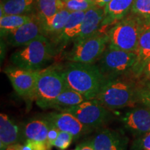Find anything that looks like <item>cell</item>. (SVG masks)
I'll return each mask as SVG.
<instances>
[{
	"label": "cell",
	"mask_w": 150,
	"mask_h": 150,
	"mask_svg": "<svg viewBox=\"0 0 150 150\" xmlns=\"http://www.w3.org/2000/svg\"><path fill=\"white\" fill-rule=\"evenodd\" d=\"M134 0H111L104 7V18L99 31L107 32L108 28L130 13Z\"/></svg>",
	"instance_id": "5bb4252c"
},
{
	"label": "cell",
	"mask_w": 150,
	"mask_h": 150,
	"mask_svg": "<svg viewBox=\"0 0 150 150\" xmlns=\"http://www.w3.org/2000/svg\"><path fill=\"white\" fill-rule=\"evenodd\" d=\"M42 35H45L44 29L40 19L35 13L30 21L7 33L1 39L3 38L11 47H21Z\"/></svg>",
	"instance_id": "30bf717a"
},
{
	"label": "cell",
	"mask_w": 150,
	"mask_h": 150,
	"mask_svg": "<svg viewBox=\"0 0 150 150\" xmlns=\"http://www.w3.org/2000/svg\"><path fill=\"white\" fill-rule=\"evenodd\" d=\"M60 131L59 129L56 127L55 125H52L50 123V129H49L48 134H47V142L50 147H53V143L55 141L58 136H59Z\"/></svg>",
	"instance_id": "f546056e"
},
{
	"label": "cell",
	"mask_w": 150,
	"mask_h": 150,
	"mask_svg": "<svg viewBox=\"0 0 150 150\" xmlns=\"http://www.w3.org/2000/svg\"><path fill=\"white\" fill-rule=\"evenodd\" d=\"M64 3L65 8L70 12L83 11L86 12L89 9L97 5L95 1L88 0H62Z\"/></svg>",
	"instance_id": "4316f807"
},
{
	"label": "cell",
	"mask_w": 150,
	"mask_h": 150,
	"mask_svg": "<svg viewBox=\"0 0 150 150\" xmlns=\"http://www.w3.org/2000/svg\"><path fill=\"white\" fill-rule=\"evenodd\" d=\"M84 15L85 12L83 11L71 12L65 27L59 35L52 41L57 49L58 52L64 49L69 43L73 42L80 34Z\"/></svg>",
	"instance_id": "4fadbf2b"
},
{
	"label": "cell",
	"mask_w": 150,
	"mask_h": 150,
	"mask_svg": "<svg viewBox=\"0 0 150 150\" xmlns=\"http://www.w3.org/2000/svg\"><path fill=\"white\" fill-rule=\"evenodd\" d=\"M67 88L68 86L57 65L42 69L38 78L33 100L38 106L45 109L46 106Z\"/></svg>",
	"instance_id": "52a82bcc"
},
{
	"label": "cell",
	"mask_w": 150,
	"mask_h": 150,
	"mask_svg": "<svg viewBox=\"0 0 150 150\" xmlns=\"http://www.w3.org/2000/svg\"><path fill=\"white\" fill-rule=\"evenodd\" d=\"M63 8L65 6L62 0H36V14L42 24Z\"/></svg>",
	"instance_id": "603a6c76"
},
{
	"label": "cell",
	"mask_w": 150,
	"mask_h": 150,
	"mask_svg": "<svg viewBox=\"0 0 150 150\" xmlns=\"http://www.w3.org/2000/svg\"><path fill=\"white\" fill-rule=\"evenodd\" d=\"M71 12L63 8L58 11L51 19L43 23L42 27L45 35L52 41L56 38L65 27Z\"/></svg>",
	"instance_id": "44dd1931"
},
{
	"label": "cell",
	"mask_w": 150,
	"mask_h": 150,
	"mask_svg": "<svg viewBox=\"0 0 150 150\" xmlns=\"http://www.w3.org/2000/svg\"><path fill=\"white\" fill-rule=\"evenodd\" d=\"M1 150H18V149L15 146V145H12L4 148V149H1Z\"/></svg>",
	"instance_id": "836d02e7"
},
{
	"label": "cell",
	"mask_w": 150,
	"mask_h": 150,
	"mask_svg": "<svg viewBox=\"0 0 150 150\" xmlns=\"http://www.w3.org/2000/svg\"><path fill=\"white\" fill-rule=\"evenodd\" d=\"M57 53V49L52 40L42 35L15 51L10 59L15 66L38 71L42 70Z\"/></svg>",
	"instance_id": "3957f363"
},
{
	"label": "cell",
	"mask_w": 150,
	"mask_h": 150,
	"mask_svg": "<svg viewBox=\"0 0 150 150\" xmlns=\"http://www.w3.org/2000/svg\"><path fill=\"white\" fill-rule=\"evenodd\" d=\"M33 14L7 15L0 18V33L3 38L7 33L18 29L33 18Z\"/></svg>",
	"instance_id": "cb8c5ba5"
},
{
	"label": "cell",
	"mask_w": 150,
	"mask_h": 150,
	"mask_svg": "<svg viewBox=\"0 0 150 150\" xmlns=\"http://www.w3.org/2000/svg\"><path fill=\"white\" fill-rule=\"evenodd\" d=\"M137 81V79L128 75L106 79L95 99L108 110L135 107L138 104Z\"/></svg>",
	"instance_id": "7a4b0ae2"
},
{
	"label": "cell",
	"mask_w": 150,
	"mask_h": 150,
	"mask_svg": "<svg viewBox=\"0 0 150 150\" xmlns=\"http://www.w3.org/2000/svg\"><path fill=\"white\" fill-rule=\"evenodd\" d=\"M40 70H25L12 65L6 67L4 72L8 78L14 91L19 96L33 100Z\"/></svg>",
	"instance_id": "9c48e42d"
},
{
	"label": "cell",
	"mask_w": 150,
	"mask_h": 150,
	"mask_svg": "<svg viewBox=\"0 0 150 150\" xmlns=\"http://www.w3.org/2000/svg\"><path fill=\"white\" fill-rule=\"evenodd\" d=\"M136 59V52L125 51L108 45L96 64L105 79H109L131 74Z\"/></svg>",
	"instance_id": "8992f818"
},
{
	"label": "cell",
	"mask_w": 150,
	"mask_h": 150,
	"mask_svg": "<svg viewBox=\"0 0 150 150\" xmlns=\"http://www.w3.org/2000/svg\"><path fill=\"white\" fill-rule=\"evenodd\" d=\"M131 150H150V131L138 137L133 142Z\"/></svg>",
	"instance_id": "f1b7e54d"
},
{
	"label": "cell",
	"mask_w": 150,
	"mask_h": 150,
	"mask_svg": "<svg viewBox=\"0 0 150 150\" xmlns=\"http://www.w3.org/2000/svg\"><path fill=\"white\" fill-rule=\"evenodd\" d=\"M110 1H111V0H97V5L99 6L104 8V7L106 6V5L108 4Z\"/></svg>",
	"instance_id": "d6a6232c"
},
{
	"label": "cell",
	"mask_w": 150,
	"mask_h": 150,
	"mask_svg": "<svg viewBox=\"0 0 150 150\" xmlns=\"http://www.w3.org/2000/svg\"><path fill=\"white\" fill-rule=\"evenodd\" d=\"M86 100L88 99L81 94L68 87L64 91L62 92L56 99L50 102L46 106L45 109L54 108L57 110H61L79 104Z\"/></svg>",
	"instance_id": "7402d4cb"
},
{
	"label": "cell",
	"mask_w": 150,
	"mask_h": 150,
	"mask_svg": "<svg viewBox=\"0 0 150 150\" xmlns=\"http://www.w3.org/2000/svg\"><path fill=\"white\" fill-rule=\"evenodd\" d=\"M104 18V8L98 5L86 11L83 24H82L81 31L75 40H79L88 37L99 31L102 27Z\"/></svg>",
	"instance_id": "2e32d148"
},
{
	"label": "cell",
	"mask_w": 150,
	"mask_h": 150,
	"mask_svg": "<svg viewBox=\"0 0 150 150\" xmlns=\"http://www.w3.org/2000/svg\"><path fill=\"white\" fill-rule=\"evenodd\" d=\"M137 100L138 104L150 109V83L138 79L136 90Z\"/></svg>",
	"instance_id": "d4e9b609"
},
{
	"label": "cell",
	"mask_w": 150,
	"mask_h": 150,
	"mask_svg": "<svg viewBox=\"0 0 150 150\" xmlns=\"http://www.w3.org/2000/svg\"><path fill=\"white\" fill-rule=\"evenodd\" d=\"M57 67L67 86L88 100L95 99L106 80L96 63L67 61Z\"/></svg>",
	"instance_id": "6da1fadb"
},
{
	"label": "cell",
	"mask_w": 150,
	"mask_h": 150,
	"mask_svg": "<svg viewBox=\"0 0 150 150\" xmlns=\"http://www.w3.org/2000/svg\"><path fill=\"white\" fill-rule=\"evenodd\" d=\"M0 18L7 15L36 13V0H5L1 1Z\"/></svg>",
	"instance_id": "ffe728a7"
},
{
	"label": "cell",
	"mask_w": 150,
	"mask_h": 150,
	"mask_svg": "<svg viewBox=\"0 0 150 150\" xmlns=\"http://www.w3.org/2000/svg\"><path fill=\"white\" fill-rule=\"evenodd\" d=\"M81 143L79 144V145H78L77 146H76V147L75 148V149H71V150H81Z\"/></svg>",
	"instance_id": "e575fe53"
},
{
	"label": "cell",
	"mask_w": 150,
	"mask_h": 150,
	"mask_svg": "<svg viewBox=\"0 0 150 150\" xmlns=\"http://www.w3.org/2000/svg\"><path fill=\"white\" fill-rule=\"evenodd\" d=\"M130 13L150 24V0H134Z\"/></svg>",
	"instance_id": "484cf974"
},
{
	"label": "cell",
	"mask_w": 150,
	"mask_h": 150,
	"mask_svg": "<svg viewBox=\"0 0 150 150\" xmlns=\"http://www.w3.org/2000/svg\"><path fill=\"white\" fill-rule=\"evenodd\" d=\"M138 79H141L150 83V61L145 65L142 70L141 76Z\"/></svg>",
	"instance_id": "4dcf8cb0"
},
{
	"label": "cell",
	"mask_w": 150,
	"mask_h": 150,
	"mask_svg": "<svg viewBox=\"0 0 150 150\" xmlns=\"http://www.w3.org/2000/svg\"><path fill=\"white\" fill-rule=\"evenodd\" d=\"M21 134L15 122L6 114H0V149L20 141Z\"/></svg>",
	"instance_id": "ac0fdd59"
},
{
	"label": "cell",
	"mask_w": 150,
	"mask_h": 150,
	"mask_svg": "<svg viewBox=\"0 0 150 150\" xmlns=\"http://www.w3.org/2000/svg\"><path fill=\"white\" fill-rule=\"evenodd\" d=\"M109 110L97 99H93L59 111L70 112L91 129L102 127L108 121L110 116Z\"/></svg>",
	"instance_id": "ba28073f"
},
{
	"label": "cell",
	"mask_w": 150,
	"mask_h": 150,
	"mask_svg": "<svg viewBox=\"0 0 150 150\" xmlns=\"http://www.w3.org/2000/svg\"><path fill=\"white\" fill-rule=\"evenodd\" d=\"M43 117L55 125L60 131L70 133L74 136V139L78 138L91 129L83 125L74 115L67 112L59 110L51 112Z\"/></svg>",
	"instance_id": "7c38bea8"
},
{
	"label": "cell",
	"mask_w": 150,
	"mask_h": 150,
	"mask_svg": "<svg viewBox=\"0 0 150 150\" xmlns=\"http://www.w3.org/2000/svg\"><path fill=\"white\" fill-rule=\"evenodd\" d=\"M81 150H94L91 142L87 141L81 143Z\"/></svg>",
	"instance_id": "1f68e13d"
},
{
	"label": "cell",
	"mask_w": 150,
	"mask_h": 150,
	"mask_svg": "<svg viewBox=\"0 0 150 150\" xmlns=\"http://www.w3.org/2000/svg\"><path fill=\"white\" fill-rule=\"evenodd\" d=\"M63 59L67 61L96 63L108 45L107 33L99 31L84 38L75 40Z\"/></svg>",
	"instance_id": "5b68a950"
},
{
	"label": "cell",
	"mask_w": 150,
	"mask_h": 150,
	"mask_svg": "<svg viewBox=\"0 0 150 150\" xmlns=\"http://www.w3.org/2000/svg\"><path fill=\"white\" fill-rule=\"evenodd\" d=\"M50 125V122L45 117L31 120L24 127L22 136L24 140H31L48 144L47 134Z\"/></svg>",
	"instance_id": "d6986e66"
},
{
	"label": "cell",
	"mask_w": 150,
	"mask_h": 150,
	"mask_svg": "<svg viewBox=\"0 0 150 150\" xmlns=\"http://www.w3.org/2000/svg\"><path fill=\"white\" fill-rule=\"evenodd\" d=\"M74 138L70 133L60 131L59 136L53 143V147L58 148L59 150H65L72 144Z\"/></svg>",
	"instance_id": "83f0119b"
},
{
	"label": "cell",
	"mask_w": 150,
	"mask_h": 150,
	"mask_svg": "<svg viewBox=\"0 0 150 150\" xmlns=\"http://www.w3.org/2000/svg\"><path fill=\"white\" fill-rule=\"evenodd\" d=\"M150 24L130 13L107 31L108 45L127 52H136L140 35Z\"/></svg>",
	"instance_id": "277c9868"
},
{
	"label": "cell",
	"mask_w": 150,
	"mask_h": 150,
	"mask_svg": "<svg viewBox=\"0 0 150 150\" xmlns=\"http://www.w3.org/2000/svg\"><path fill=\"white\" fill-rule=\"evenodd\" d=\"M5 1V0H1V1Z\"/></svg>",
	"instance_id": "8d00e7d4"
},
{
	"label": "cell",
	"mask_w": 150,
	"mask_h": 150,
	"mask_svg": "<svg viewBox=\"0 0 150 150\" xmlns=\"http://www.w3.org/2000/svg\"><path fill=\"white\" fill-rule=\"evenodd\" d=\"M94 150H126L127 142L117 131L104 129L90 140Z\"/></svg>",
	"instance_id": "9a60e30c"
},
{
	"label": "cell",
	"mask_w": 150,
	"mask_h": 150,
	"mask_svg": "<svg viewBox=\"0 0 150 150\" xmlns=\"http://www.w3.org/2000/svg\"><path fill=\"white\" fill-rule=\"evenodd\" d=\"M88 1H95V2L97 3V0H88Z\"/></svg>",
	"instance_id": "d590c367"
},
{
	"label": "cell",
	"mask_w": 150,
	"mask_h": 150,
	"mask_svg": "<svg viewBox=\"0 0 150 150\" xmlns=\"http://www.w3.org/2000/svg\"><path fill=\"white\" fill-rule=\"evenodd\" d=\"M124 126L134 136L140 137L150 131V109L145 106H135L122 118Z\"/></svg>",
	"instance_id": "8fae6325"
},
{
	"label": "cell",
	"mask_w": 150,
	"mask_h": 150,
	"mask_svg": "<svg viewBox=\"0 0 150 150\" xmlns=\"http://www.w3.org/2000/svg\"><path fill=\"white\" fill-rule=\"evenodd\" d=\"M136 54V59L131 70V74L138 79L145 65L150 61V27L140 35Z\"/></svg>",
	"instance_id": "e0dca14e"
}]
</instances>
